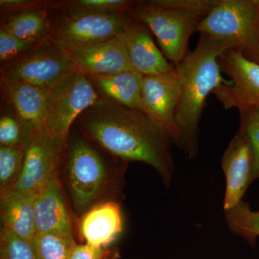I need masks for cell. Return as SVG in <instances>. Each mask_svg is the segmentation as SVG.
Listing matches in <instances>:
<instances>
[{"label":"cell","mask_w":259,"mask_h":259,"mask_svg":"<svg viewBox=\"0 0 259 259\" xmlns=\"http://www.w3.org/2000/svg\"><path fill=\"white\" fill-rule=\"evenodd\" d=\"M0 85L5 100L27 127L32 131L44 127L50 90L5 77H0Z\"/></svg>","instance_id":"2e32d148"},{"label":"cell","mask_w":259,"mask_h":259,"mask_svg":"<svg viewBox=\"0 0 259 259\" xmlns=\"http://www.w3.org/2000/svg\"><path fill=\"white\" fill-rule=\"evenodd\" d=\"M49 38L65 49L92 47L119 36L131 18L129 13L50 10Z\"/></svg>","instance_id":"277c9868"},{"label":"cell","mask_w":259,"mask_h":259,"mask_svg":"<svg viewBox=\"0 0 259 259\" xmlns=\"http://www.w3.org/2000/svg\"><path fill=\"white\" fill-rule=\"evenodd\" d=\"M75 68L85 75L100 76L134 70L120 36L79 49H66Z\"/></svg>","instance_id":"5bb4252c"},{"label":"cell","mask_w":259,"mask_h":259,"mask_svg":"<svg viewBox=\"0 0 259 259\" xmlns=\"http://www.w3.org/2000/svg\"><path fill=\"white\" fill-rule=\"evenodd\" d=\"M219 64L230 79L213 91L218 101L226 110L259 114V64L234 49L224 51Z\"/></svg>","instance_id":"9c48e42d"},{"label":"cell","mask_w":259,"mask_h":259,"mask_svg":"<svg viewBox=\"0 0 259 259\" xmlns=\"http://www.w3.org/2000/svg\"><path fill=\"white\" fill-rule=\"evenodd\" d=\"M153 4L163 8L182 10L204 15L209 13L218 4L220 0H150Z\"/></svg>","instance_id":"f1b7e54d"},{"label":"cell","mask_w":259,"mask_h":259,"mask_svg":"<svg viewBox=\"0 0 259 259\" xmlns=\"http://www.w3.org/2000/svg\"><path fill=\"white\" fill-rule=\"evenodd\" d=\"M0 259H36L30 242L1 228Z\"/></svg>","instance_id":"484cf974"},{"label":"cell","mask_w":259,"mask_h":259,"mask_svg":"<svg viewBox=\"0 0 259 259\" xmlns=\"http://www.w3.org/2000/svg\"><path fill=\"white\" fill-rule=\"evenodd\" d=\"M121 203L106 202L84 213L76 219V231L88 244L107 248L123 231Z\"/></svg>","instance_id":"e0dca14e"},{"label":"cell","mask_w":259,"mask_h":259,"mask_svg":"<svg viewBox=\"0 0 259 259\" xmlns=\"http://www.w3.org/2000/svg\"><path fill=\"white\" fill-rule=\"evenodd\" d=\"M138 1L131 0H65L52 1L50 10L94 13H129Z\"/></svg>","instance_id":"cb8c5ba5"},{"label":"cell","mask_w":259,"mask_h":259,"mask_svg":"<svg viewBox=\"0 0 259 259\" xmlns=\"http://www.w3.org/2000/svg\"><path fill=\"white\" fill-rule=\"evenodd\" d=\"M149 31L146 25L131 16L119 35L125 44L133 68L144 76L175 69V66L155 44Z\"/></svg>","instance_id":"9a60e30c"},{"label":"cell","mask_w":259,"mask_h":259,"mask_svg":"<svg viewBox=\"0 0 259 259\" xmlns=\"http://www.w3.org/2000/svg\"><path fill=\"white\" fill-rule=\"evenodd\" d=\"M231 49L233 47L229 42L200 34L195 49L175 66L181 85L175 118L178 134L175 145L187 159L198 155L199 123L207 97L227 81L222 76L219 58Z\"/></svg>","instance_id":"3957f363"},{"label":"cell","mask_w":259,"mask_h":259,"mask_svg":"<svg viewBox=\"0 0 259 259\" xmlns=\"http://www.w3.org/2000/svg\"><path fill=\"white\" fill-rule=\"evenodd\" d=\"M35 195L14 192L0 197L1 228L30 242L36 233Z\"/></svg>","instance_id":"d6986e66"},{"label":"cell","mask_w":259,"mask_h":259,"mask_svg":"<svg viewBox=\"0 0 259 259\" xmlns=\"http://www.w3.org/2000/svg\"><path fill=\"white\" fill-rule=\"evenodd\" d=\"M76 71L66 49L47 37L18 59L1 66L0 77L51 90Z\"/></svg>","instance_id":"52a82bcc"},{"label":"cell","mask_w":259,"mask_h":259,"mask_svg":"<svg viewBox=\"0 0 259 259\" xmlns=\"http://www.w3.org/2000/svg\"><path fill=\"white\" fill-rule=\"evenodd\" d=\"M52 1L45 0H1L0 1V10L1 16L5 19L19 13L35 10H47L49 8Z\"/></svg>","instance_id":"f546056e"},{"label":"cell","mask_w":259,"mask_h":259,"mask_svg":"<svg viewBox=\"0 0 259 259\" xmlns=\"http://www.w3.org/2000/svg\"><path fill=\"white\" fill-rule=\"evenodd\" d=\"M253 155L249 139L244 129L239 125L221 159L226 177V192L223 209L228 210L241 202L250 185Z\"/></svg>","instance_id":"7c38bea8"},{"label":"cell","mask_w":259,"mask_h":259,"mask_svg":"<svg viewBox=\"0 0 259 259\" xmlns=\"http://www.w3.org/2000/svg\"><path fill=\"white\" fill-rule=\"evenodd\" d=\"M42 40H25V39L14 36L4 30H0L1 66L9 64L20 56L23 55L25 53L35 47Z\"/></svg>","instance_id":"4316f807"},{"label":"cell","mask_w":259,"mask_h":259,"mask_svg":"<svg viewBox=\"0 0 259 259\" xmlns=\"http://www.w3.org/2000/svg\"><path fill=\"white\" fill-rule=\"evenodd\" d=\"M120 250L117 248H103L84 243L76 244L73 248L69 259H120Z\"/></svg>","instance_id":"4dcf8cb0"},{"label":"cell","mask_w":259,"mask_h":259,"mask_svg":"<svg viewBox=\"0 0 259 259\" xmlns=\"http://www.w3.org/2000/svg\"><path fill=\"white\" fill-rule=\"evenodd\" d=\"M157 39L165 57L176 66L189 54V42L205 15L163 8L151 1H138L129 12Z\"/></svg>","instance_id":"5b68a950"},{"label":"cell","mask_w":259,"mask_h":259,"mask_svg":"<svg viewBox=\"0 0 259 259\" xmlns=\"http://www.w3.org/2000/svg\"><path fill=\"white\" fill-rule=\"evenodd\" d=\"M66 144L45 127L34 130L25 149L21 177L13 192L36 194L49 181L59 177Z\"/></svg>","instance_id":"30bf717a"},{"label":"cell","mask_w":259,"mask_h":259,"mask_svg":"<svg viewBox=\"0 0 259 259\" xmlns=\"http://www.w3.org/2000/svg\"><path fill=\"white\" fill-rule=\"evenodd\" d=\"M128 164L99 147L72 126L59 177L76 219L99 204L122 202Z\"/></svg>","instance_id":"7a4b0ae2"},{"label":"cell","mask_w":259,"mask_h":259,"mask_svg":"<svg viewBox=\"0 0 259 259\" xmlns=\"http://www.w3.org/2000/svg\"><path fill=\"white\" fill-rule=\"evenodd\" d=\"M224 212L230 231L255 246L259 237V210H252L249 204L241 201L236 207Z\"/></svg>","instance_id":"44dd1931"},{"label":"cell","mask_w":259,"mask_h":259,"mask_svg":"<svg viewBox=\"0 0 259 259\" xmlns=\"http://www.w3.org/2000/svg\"><path fill=\"white\" fill-rule=\"evenodd\" d=\"M100 98H107L130 108L144 112L142 100L144 76L135 70L117 74L86 75Z\"/></svg>","instance_id":"ac0fdd59"},{"label":"cell","mask_w":259,"mask_h":259,"mask_svg":"<svg viewBox=\"0 0 259 259\" xmlns=\"http://www.w3.org/2000/svg\"><path fill=\"white\" fill-rule=\"evenodd\" d=\"M25 151L23 148L0 146V197L11 193L18 185Z\"/></svg>","instance_id":"7402d4cb"},{"label":"cell","mask_w":259,"mask_h":259,"mask_svg":"<svg viewBox=\"0 0 259 259\" xmlns=\"http://www.w3.org/2000/svg\"><path fill=\"white\" fill-rule=\"evenodd\" d=\"M243 54L247 59L259 64V45L250 50L245 51Z\"/></svg>","instance_id":"1f68e13d"},{"label":"cell","mask_w":259,"mask_h":259,"mask_svg":"<svg viewBox=\"0 0 259 259\" xmlns=\"http://www.w3.org/2000/svg\"><path fill=\"white\" fill-rule=\"evenodd\" d=\"M36 259H69L75 245L74 238L54 233H35L30 241Z\"/></svg>","instance_id":"603a6c76"},{"label":"cell","mask_w":259,"mask_h":259,"mask_svg":"<svg viewBox=\"0 0 259 259\" xmlns=\"http://www.w3.org/2000/svg\"><path fill=\"white\" fill-rule=\"evenodd\" d=\"M180 95V80L176 68L163 74L144 76L142 100L144 112L168 130L175 145L178 139L175 113Z\"/></svg>","instance_id":"8fae6325"},{"label":"cell","mask_w":259,"mask_h":259,"mask_svg":"<svg viewBox=\"0 0 259 259\" xmlns=\"http://www.w3.org/2000/svg\"><path fill=\"white\" fill-rule=\"evenodd\" d=\"M240 114V126H241L249 139L253 155L250 184L259 178V114L254 111Z\"/></svg>","instance_id":"83f0119b"},{"label":"cell","mask_w":259,"mask_h":259,"mask_svg":"<svg viewBox=\"0 0 259 259\" xmlns=\"http://www.w3.org/2000/svg\"><path fill=\"white\" fill-rule=\"evenodd\" d=\"M50 13L47 10L24 12L3 20L0 30L25 40H42L49 37Z\"/></svg>","instance_id":"ffe728a7"},{"label":"cell","mask_w":259,"mask_h":259,"mask_svg":"<svg viewBox=\"0 0 259 259\" xmlns=\"http://www.w3.org/2000/svg\"><path fill=\"white\" fill-rule=\"evenodd\" d=\"M13 108V107H12ZM33 131L19 119L14 111L2 113L0 117V146H15L26 149Z\"/></svg>","instance_id":"d4e9b609"},{"label":"cell","mask_w":259,"mask_h":259,"mask_svg":"<svg viewBox=\"0 0 259 259\" xmlns=\"http://www.w3.org/2000/svg\"><path fill=\"white\" fill-rule=\"evenodd\" d=\"M60 177L49 181L35 199L36 233H54L75 239V227Z\"/></svg>","instance_id":"4fadbf2b"},{"label":"cell","mask_w":259,"mask_h":259,"mask_svg":"<svg viewBox=\"0 0 259 259\" xmlns=\"http://www.w3.org/2000/svg\"><path fill=\"white\" fill-rule=\"evenodd\" d=\"M200 34L226 40L237 51L259 45V0H220L199 23Z\"/></svg>","instance_id":"8992f818"},{"label":"cell","mask_w":259,"mask_h":259,"mask_svg":"<svg viewBox=\"0 0 259 259\" xmlns=\"http://www.w3.org/2000/svg\"><path fill=\"white\" fill-rule=\"evenodd\" d=\"M100 99L86 75L75 71L50 90L44 127L66 143L78 117Z\"/></svg>","instance_id":"ba28073f"},{"label":"cell","mask_w":259,"mask_h":259,"mask_svg":"<svg viewBox=\"0 0 259 259\" xmlns=\"http://www.w3.org/2000/svg\"><path fill=\"white\" fill-rule=\"evenodd\" d=\"M73 126L112 156L153 167L165 187H171L175 171L171 152L175 143L168 130L146 112L100 98L78 117Z\"/></svg>","instance_id":"6da1fadb"}]
</instances>
